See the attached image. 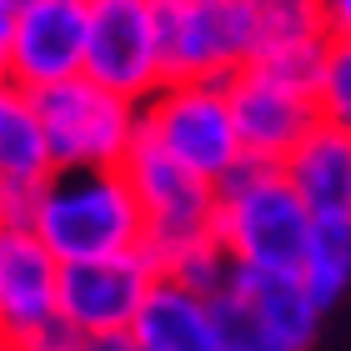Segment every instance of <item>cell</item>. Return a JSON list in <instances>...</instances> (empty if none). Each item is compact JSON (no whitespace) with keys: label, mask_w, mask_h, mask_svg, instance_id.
Listing matches in <instances>:
<instances>
[{"label":"cell","mask_w":351,"mask_h":351,"mask_svg":"<svg viewBox=\"0 0 351 351\" xmlns=\"http://www.w3.org/2000/svg\"><path fill=\"white\" fill-rule=\"evenodd\" d=\"M21 221L60 266L146 246V216L121 166H51L25 191Z\"/></svg>","instance_id":"1"},{"label":"cell","mask_w":351,"mask_h":351,"mask_svg":"<svg viewBox=\"0 0 351 351\" xmlns=\"http://www.w3.org/2000/svg\"><path fill=\"white\" fill-rule=\"evenodd\" d=\"M311 206L286 181L281 166L246 161L226 181H216V241L236 266L251 271H296L311 241Z\"/></svg>","instance_id":"2"},{"label":"cell","mask_w":351,"mask_h":351,"mask_svg":"<svg viewBox=\"0 0 351 351\" xmlns=\"http://www.w3.org/2000/svg\"><path fill=\"white\" fill-rule=\"evenodd\" d=\"M141 136L211 186L246 161L226 81H166L151 101H141Z\"/></svg>","instance_id":"3"},{"label":"cell","mask_w":351,"mask_h":351,"mask_svg":"<svg viewBox=\"0 0 351 351\" xmlns=\"http://www.w3.org/2000/svg\"><path fill=\"white\" fill-rule=\"evenodd\" d=\"M30 101L45 131L51 166H125L131 146L141 141V106L90 75L30 90Z\"/></svg>","instance_id":"4"},{"label":"cell","mask_w":351,"mask_h":351,"mask_svg":"<svg viewBox=\"0 0 351 351\" xmlns=\"http://www.w3.org/2000/svg\"><path fill=\"white\" fill-rule=\"evenodd\" d=\"M166 81H231L261 51V0H161Z\"/></svg>","instance_id":"5"},{"label":"cell","mask_w":351,"mask_h":351,"mask_svg":"<svg viewBox=\"0 0 351 351\" xmlns=\"http://www.w3.org/2000/svg\"><path fill=\"white\" fill-rule=\"evenodd\" d=\"M125 181H131L141 216H146V251L156 266H171L181 251L201 246L216 236V186L206 176L186 171L181 161H171L161 146H151L146 136L125 156Z\"/></svg>","instance_id":"6"},{"label":"cell","mask_w":351,"mask_h":351,"mask_svg":"<svg viewBox=\"0 0 351 351\" xmlns=\"http://www.w3.org/2000/svg\"><path fill=\"white\" fill-rule=\"evenodd\" d=\"M0 337L21 351H71L60 322V256L25 221L0 231Z\"/></svg>","instance_id":"7"},{"label":"cell","mask_w":351,"mask_h":351,"mask_svg":"<svg viewBox=\"0 0 351 351\" xmlns=\"http://www.w3.org/2000/svg\"><path fill=\"white\" fill-rule=\"evenodd\" d=\"M86 75L125 101L166 86L161 0H86Z\"/></svg>","instance_id":"8"},{"label":"cell","mask_w":351,"mask_h":351,"mask_svg":"<svg viewBox=\"0 0 351 351\" xmlns=\"http://www.w3.org/2000/svg\"><path fill=\"white\" fill-rule=\"evenodd\" d=\"M156 276H161V266L146 246L60 266V322L75 337H131L136 311Z\"/></svg>","instance_id":"9"},{"label":"cell","mask_w":351,"mask_h":351,"mask_svg":"<svg viewBox=\"0 0 351 351\" xmlns=\"http://www.w3.org/2000/svg\"><path fill=\"white\" fill-rule=\"evenodd\" d=\"M226 90H231L236 136H241V151L251 156V161L281 166L286 156L322 125L316 90L301 86V81H286V75L266 71V66L236 71L226 81Z\"/></svg>","instance_id":"10"},{"label":"cell","mask_w":351,"mask_h":351,"mask_svg":"<svg viewBox=\"0 0 351 351\" xmlns=\"http://www.w3.org/2000/svg\"><path fill=\"white\" fill-rule=\"evenodd\" d=\"M71 75H86V0H21L10 81L21 90H45Z\"/></svg>","instance_id":"11"},{"label":"cell","mask_w":351,"mask_h":351,"mask_svg":"<svg viewBox=\"0 0 351 351\" xmlns=\"http://www.w3.org/2000/svg\"><path fill=\"white\" fill-rule=\"evenodd\" d=\"M131 341L141 351H221L216 341V316H211V296L191 291L176 276H156L146 291L131 326Z\"/></svg>","instance_id":"12"},{"label":"cell","mask_w":351,"mask_h":351,"mask_svg":"<svg viewBox=\"0 0 351 351\" xmlns=\"http://www.w3.org/2000/svg\"><path fill=\"white\" fill-rule=\"evenodd\" d=\"M286 181L301 191L311 216H341L351 211V136L337 125H316L301 146L281 161Z\"/></svg>","instance_id":"13"},{"label":"cell","mask_w":351,"mask_h":351,"mask_svg":"<svg viewBox=\"0 0 351 351\" xmlns=\"http://www.w3.org/2000/svg\"><path fill=\"white\" fill-rule=\"evenodd\" d=\"M231 286L241 291L251 306H256L276 337L291 346V351H311L316 346V331H322V306L316 296L306 291V281L296 271H251V266H236L231 271Z\"/></svg>","instance_id":"14"},{"label":"cell","mask_w":351,"mask_h":351,"mask_svg":"<svg viewBox=\"0 0 351 351\" xmlns=\"http://www.w3.org/2000/svg\"><path fill=\"white\" fill-rule=\"evenodd\" d=\"M45 171H51V151H45L36 101L15 81H0V176L10 186L30 191Z\"/></svg>","instance_id":"15"},{"label":"cell","mask_w":351,"mask_h":351,"mask_svg":"<svg viewBox=\"0 0 351 351\" xmlns=\"http://www.w3.org/2000/svg\"><path fill=\"white\" fill-rule=\"evenodd\" d=\"M301 281L316 296V306L331 311L351 291V211L341 216H316L311 221V241L306 261H301Z\"/></svg>","instance_id":"16"},{"label":"cell","mask_w":351,"mask_h":351,"mask_svg":"<svg viewBox=\"0 0 351 351\" xmlns=\"http://www.w3.org/2000/svg\"><path fill=\"white\" fill-rule=\"evenodd\" d=\"M211 316H216V341H221V351H291V346L276 337V326H271L231 281H226V291L211 296Z\"/></svg>","instance_id":"17"},{"label":"cell","mask_w":351,"mask_h":351,"mask_svg":"<svg viewBox=\"0 0 351 351\" xmlns=\"http://www.w3.org/2000/svg\"><path fill=\"white\" fill-rule=\"evenodd\" d=\"M316 110L326 125L351 136V40H326L322 71H316Z\"/></svg>","instance_id":"18"},{"label":"cell","mask_w":351,"mask_h":351,"mask_svg":"<svg viewBox=\"0 0 351 351\" xmlns=\"http://www.w3.org/2000/svg\"><path fill=\"white\" fill-rule=\"evenodd\" d=\"M231 271H236V261L226 256V246H221L216 236H211V241H201V246L181 251V256L166 266V276L186 281L191 291H201V296H216V291H226Z\"/></svg>","instance_id":"19"},{"label":"cell","mask_w":351,"mask_h":351,"mask_svg":"<svg viewBox=\"0 0 351 351\" xmlns=\"http://www.w3.org/2000/svg\"><path fill=\"white\" fill-rule=\"evenodd\" d=\"M316 15L331 40H351V0H316Z\"/></svg>","instance_id":"20"},{"label":"cell","mask_w":351,"mask_h":351,"mask_svg":"<svg viewBox=\"0 0 351 351\" xmlns=\"http://www.w3.org/2000/svg\"><path fill=\"white\" fill-rule=\"evenodd\" d=\"M15 5H21V0H0V81H10V45H15Z\"/></svg>","instance_id":"21"},{"label":"cell","mask_w":351,"mask_h":351,"mask_svg":"<svg viewBox=\"0 0 351 351\" xmlns=\"http://www.w3.org/2000/svg\"><path fill=\"white\" fill-rule=\"evenodd\" d=\"M21 206H25V191H21V186H10L5 176H0V231L21 221Z\"/></svg>","instance_id":"22"},{"label":"cell","mask_w":351,"mask_h":351,"mask_svg":"<svg viewBox=\"0 0 351 351\" xmlns=\"http://www.w3.org/2000/svg\"><path fill=\"white\" fill-rule=\"evenodd\" d=\"M0 351H21V346H10V341H5V337H0Z\"/></svg>","instance_id":"23"},{"label":"cell","mask_w":351,"mask_h":351,"mask_svg":"<svg viewBox=\"0 0 351 351\" xmlns=\"http://www.w3.org/2000/svg\"><path fill=\"white\" fill-rule=\"evenodd\" d=\"M136 351H141V346H136Z\"/></svg>","instance_id":"24"}]
</instances>
